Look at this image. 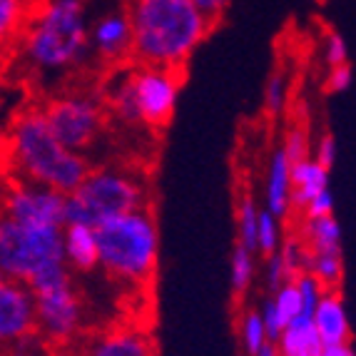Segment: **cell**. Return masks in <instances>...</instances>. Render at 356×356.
Instances as JSON below:
<instances>
[{
    "mask_svg": "<svg viewBox=\"0 0 356 356\" xmlns=\"http://www.w3.org/2000/svg\"><path fill=\"white\" fill-rule=\"evenodd\" d=\"M257 280V254L242 244L234 247L232 252V259H229V286H232V294L237 299H242L247 291L252 289Z\"/></svg>",
    "mask_w": 356,
    "mask_h": 356,
    "instance_id": "cb8c5ba5",
    "label": "cell"
},
{
    "mask_svg": "<svg viewBox=\"0 0 356 356\" xmlns=\"http://www.w3.org/2000/svg\"><path fill=\"white\" fill-rule=\"evenodd\" d=\"M261 207L282 222L291 214V162L282 149V145L272 149L267 167H264Z\"/></svg>",
    "mask_w": 356,
    "mask_h": 356,
    "instance_id": "5bb4252c",
    "label": "cell"
},
{
    "mask_svg": "<svg viewBox=\"0 0 356 356\" xmlns=\"http://www.w3.org/2000/svg\"><path fill=\"white\" fill-rule=\"evenodd\" d=\"M149 204L145 177L125 167H90L88 177L65 195V225L100 227L120 214L135 212Z\"/></svg>",
    "mask_w": 356,
    "mask_h": 356,
    "instance_id": "8992f818",
    "label": "cell"
},
{
    "mask_svg": "<svg viewBox=\"0 0 356 356\" xmlns=\"http://www.w3.org/2000/svg\"><path fill=\"white\" fill-rule=\"evenodd\" d=\"M35 334V299L23 282H0V344H15Z\"/></svg>",
    "mask_w": 356,
    "mask_h": 356,
    "instance_id": "7c38bea8",
    "label": "cell"
},
{
    "mask_svg": "<svg viewBox=\"0 0 356 356\" xmlns=\"http://www.w3.org/2000/svg\"><path fill=\"white\" fill-rule=\"evenodd\" d=\"M302 220H312V217H332L334 214V197H332V190L324 192V195L314 197L307 207L302 209Z\"/></svg>",
    "mask_w": 356,
    "mask_h": 356,
    "instance_id": "836d02e7",
    "label": "cell"
},
{
    "mask_svg": "<svg viewBox=\"0 0 356 356\" xmlns=\"http://www.w3.org/2000/svg\"><path fill=\"white\" fill-rule=\"evenodd\" d=\"M284 242V229H282V220H277L272 212L261 207L259 209V227H257V254L269 257L280 250Z\"/></svg>",
    "mask_w": 356,
    "mask_h": 356,
    "instance_id": "83f0119b",
    "label": "cell"
},
{
    "mask_svg": "<svg viewBox=\"0 0 356 356\" xmlns=\"http://www.w3.org/2000/svg\"><path fill=\"white\" fill-rule=\"evenodd\" d=\"M63 257L70 272H92L97 267V232L88 225L63 227Z\"/></svg>",
    "mask_w": 356,
    "mask_h": 356,
    "instance_id": "ac0fdd59",
    "label": "cell"
},
{
    "mask_svg": "<svg viewBox=\"0 0 356 356\" xmlns=\"http://www.w3.org/2000/svg\"><path fill=\"white\" fill-rule=\"evenodd\" d=\"M319 356H356V351L351 344H332V346H324Z\"/></svg>",
    "mask_w": 356,
    "mask_h": 356,
    "instance_id": "8d00e7d4",
    "label": "cell"
},
{
    "mask_svg": "<svg viewBox=\"0 0 356 356\" xmlns=\"http://www.w3.org/2000/svg\"><path fill=\"white\" fill-rule=\"evenodd\" d=\"M259 314L261 321H264V329H267L269 341H277L286 324L297 319L299 314H304L302 297H299V289L294 284V280L277 286L267 297V302L259 307Z\"/></svg>",
    "mask_w": 356,
    "mask_h": 356,
    "instance_id": "2e32d148",
    "label": "cell"
},
{
    "mask_svg": "<svg viewBox=\"0 0 356 356\" xmlns=\"http://www.w3.org/2000/svg\"><path fill=\"white\" fill-rule=\"evenodd\" d=\"M304 272L312 274L314 280L321 282L324 289H339L341 277H344V257L341 252H309Z\"/></svg>",
    "mask_w": 356,
    "mask_h": 356,
    "instance_id": "44dd1931",
    "label": "cell"
},
{
    "mask_svg": "<svg viewBox=\"0 0 356 356\" xmlns=\"http://www.w3.org/2000/svg\"><path fill=\"white\" fill-rule=\"evenodd\" d=\"M0 214L28 225L65 227V195L28 179H15L3 192Z\"/></svg>",
    "mask_w": 356,
    "mask_h": 356,
    "instance_id": "30bf717a",
    "label": "cell"
},
{
    "mask_svg": "<svg viewBox=\"0 0 356 356\" xmlns=\"http://www.w3.org/2000/svg\"><path fill=\"white\" fill-rule=\"evenodd\" d=\"M274 344L280 349V356H319L324 349L312 314H299L294 321H289Z\"/></svg>",
    "mask_w": 356,
    "mask_h": 356,
    "instance_id": "d6986e66",
    "label": "cell"
},
{
    "mask_svg": "<svg viewBox=\"0 0 356 356\" xmlns=\"http://www.w3.org/2000/svg\"><path fill=\"white\" fill-rule=\"evenodd\" d=\"M237 337H239V346H242L247 356H254L261 346L267 344L269 337H267V329H264V321H261L259 309H250V312H244L239 316Z\"/></svg>",
    "mask_w": 356,
    "mask_h": 356,
    "instance_id": "484cf974",
    "label": "cell"
},
{
    "mask_svg": "<svg viewBox=\"0 0 356 356\" xmlns=\"http://www.w3.org/2000/svg\"><path fill=\"white\" fill-rule=\"evenodd\" d=\"M264 277H267V286L272 291L277 289V286L284 284V282H289V277H286V272H284V264H282L280 252L264 257Z\"/></svg>",
    "mask_w": 356,
    "mask_h": 356,
    "instance_id": "d6a6232c",
    "label": "cell"
},
{
    "mask_svg": "<svg viewBox=\"0 0 356 356\" xmlns=\"http://www.w3.org/2000/svg\"><path fill=\"white\" fill-rule=\"evenodd\" d=\"M3 280H6V277H3V274H0V282H3Z\"/></svg>",
    "mask_w": 356,
    "mask_h": 356,
    "instance_id": "ab89813d",
    "label": "cell"
},
{
    "mask_svg": "<svg viewBox=\"0 0 356 356\" xmlns=\"http://www.w3.org/2000/svg\"><path fill=\"white\" fill-rule=\"evenodd\" d=\"M354 83V72H351V65H339V67H329L327 72V90L339 95V92H346Z\"/></svg>",
    "mask_w": 356,
    "mask_h": 356,
    "instance_id": "1f68e13d",
    "label": "cell"
},
{
    "mask_svg": "<svg viewBox=\"0 0 356 356\" xmlns=\"http://www.w3.org/2000/svg\"><path fill=\"white\" fill-rule=\"evenodd\" d=\"M70 272L63 257V227L28 225L0 214V274L33 289Z\"/></svg>",
    "mask_w": 356,
    "mask_h": 356,
    "instance_id": "5b68a950",
    "label": "cell"
},
{
    "mask_svg": "<svg viewBox=\"0 0 356 356\" xmlns=\"http://www.w3.org/2000/svg\"><path fill=\"white\" fill-rule=\"evenodd\" d=\"M337 154H339V147H337V140H334V135H321L319 140H316L314 145V157L316 162H319L321 167H327V170H332L334 162H337Z\"/></svg>",
    "mask_w": 356,
    "mask_h": 356,
    "instance_id": "4dcf8cb0",
    "label": "cell"
},
{
    "mask_svg": "<svg viewBox=\"0 0 356 356\" xmlns=\"http://www.w3.org/2000/svg\"><path fill=\"white\" fill-rule=\"evenodd\" d=\"M35 8V0H0V45L23 35Z\"/></svg>",
    "mask_w": 356,
    "mask_h": 356,
    "instance_id": "7402d4cb",
    "label": "cell"
},
{
    "mask_svg": "<svg viewBox=\"0 0 356 356\" xmlns=\"http://www.w3.org/2000/svg\"><path fill=\"white\" fill-rule=\"evenodd\" d=\"M8 356H42L40 341H38L35 337H28V339H23V341H15V344H10Z\"/></svg>",
    "mask_w": 356,
    "mask_h": 356,
    "instance_id": "d590c367",
    "label": "cell"
},
{
    "mask_svg": "<svg viewBox=\"0 0 356 356\" xmlns=\"http://www.w3.org/2000/svg\"><path fill=\"white\" fill-rule=\"evenodd\" d=\"M289 75H286L284 67H277L272 75L267 77V85H264V113L269 118H280L286 110V102H289Z\"/></svg>",
    "mask_w": 356,
    "mask_h": 356,
    "instance_id": "4316f807",
    "label": "cell"
},
{
    "mask_svg": "<svg viewBox=\"0 0 356 356\" xmlns=\"http://www.w3.org/2000/svg\"><path fill=\"white\" fill-rule=\"evenodd\" d=\"M312 321H314V329L324 346L349 344L351 321H349L344 297H341L339 289H324L319 304H316L314 312H312Z\"/></svg>",
    "mask_w": 356,
    "mask_h": 356,
    "instance_id": "9a60e30c",
    "label": "cell"
},
{
    "mask_svg": "<svg viewBox=\"0 0 356 356\" xmlns=\"http://www.w3.org/2000/svg\"><path fill=\"white\" fill-rule=\"evenodd\" d=\"M297 237L309 252H341V227L334 214L302 220Z\"/></svg>",
    "mask_w": 356,
    "mask_h": 356,
    "instance_id": "ffe728a7",
    "label": "cell"
},
{
    "mask_svg": "<svg viewBox=\"0 0 356 356\" xmlns=\"http://www.w3.org/2000/svg\"><path fill=\"white\" fill-rule=\"evenodd\" d=\"M259 204L254 197L247 195L239 197L237 202V244L247 247L257 254V227H259Z\"/></svg>",
    "mask_w": 356,
    "mask_h": 356,
    "instance_id": "d4e9b609",
    "label": "cell"
},
{
    "mask_svg": "<svg viewBox=\"0 0 356 356\" xmlns=\"http://www.w3.org/2000/svg\"><path fill=\"white\" fill-rule=\"evenodd\" d=\"M127 77H130L140 125L149 130H162L177 110L179 88H182L179 72L167 67L137 65L135 70L127 72Z\"/></svg>",
    "mask_w": 356,
    "mask_h": 356,
    "instance_id": "9c48e42d",
    "label": "cell"
},
{
    "mask_svg": "<svg viewBox=\"0 0 356 356\" xmlns=\"http://www.w3.org/2000/svg\"><path fill=\"white\" fill-rule=\"evenodd\" d=\"M40 110L58 143L77 154H85L95 147L107 125L105 102L83 90L63 92Z\"/></svg>",
    "mask_w": 356,
    "mask_h": 356,
    "instance_id": "52a82bcc",
    "label": "cell"
},
{
    "mask_svg": "<svg viewBox=\"0 0 356 356\" xmlns=\"http://www.w3.org/2000/svg\"><path fill=\"white\" fill-rule=\"evenodd\" d=\"M107 107L110 113L115 115L118 122H122L125 127H143L140 125V118H137V107L132 100V90H130V77L120 75L115 77L113 83L107 85Z\"/></svg>",
    "mask_w": 356,
    "mask_h": 356,
    "instance_id": "603a6c76",
    "label": "cell"
},
{
    "mask_svg": "<svg viewBox=\"0 0 356 356\" xmlns=\"http://www.w3.org/2000/svg\"><path fill=\"white\" fill-rule=\"evenodd\" d=\"M90 58L102 65H120L132 58V25L125 6H110L90 18Z\"/></svg>",
    "mask_w": 356,
    "mask_h": 356,
    "instance_id": "8fae6325",
    "label": "cell"
},
{
    "mask_svg": "<svg viewBox=\"0 0 356 356\" xmlns=\"http://www.w3.org/2000/svg\"><path fill=\"white\" fill-rule=\"evenodd\" d=\"M282 149H284V154L289 157V162L294 165V162L299 160H307V157H312V145H309V135L307 130H304L299 122H294V125L289 127V130L284 132V140H282Z\"/></svg>",
    "mask_w": 356,
    "mask_h": 356,
    "instance_id": "f546056e",
    "label": "cell"
},
{
    "mask_svg": "<svg viewBox=\"0 0 356 356\" xmlns=\"http://www.w3.org/2000/svg\"><path fill=\"white\" fill-rule=\"evenodd\" d=\"M6 152L20 179L50 187L60 195H70L90 172L88 157L70 152L58 143L40 107L23 110L13 120L6 137Z\"/></svg>",
    "mask_w": 356,
    "mask_h": 356,
    "instance_id": "3957f363",
    "label": "cell"
},
{
    "mask_svg": "<svg viewBox=\"0 0 356 356\" xmlns=\"http://www.w3.org/2000/svg\"><path fill=\"white\" fill-rule=\"evenodd\" d=\"M254 356H280V349H277V344H274V341H267V344L261 346Z\"/></svg>",
    "mask_w": 356,
    "mask_h": 356,
    "instance_id": "74e56055",
    "label": "cell"
},
{
    "mask_svg": "<svg viewBox=\"0 0 356 356\" xmlns=\"http://www.w3.org/2000/svg\"><path fill=\"white\" fill-rule=\"evenodd\" d=\"M35 299V332L45 341L65 344L83 329V299L77 291L72 274L40 289H33Z\"/></svg>",
    "mask_w": 356,
    "mask_h": 356,
    "instance_id": "ba28073f",
    "label": "cell"
},
{
    "mask_svg": "<svg viewBox=\"0 0 356 356\" xmlns=\"http://www.w3.org/2000/svg\"><path fill=\"white\" fill-rule=\"evenodd\" d=\"M125 8L137 65L179 72L212 30L192 0H127Z\"/></svg>",
    "mask_w": 356,
    "mask_h": 356,
    "instance_id": "6da1fadb",
    "label": "cell"
},
{
    "mask_svg": "<svg viewBox=\"0 0 356 356\" xmlns=\"http://www.w3.org/2000/svg\"><path fill=\"white\" fill-rule=\"evenodd\" d=\"M85 3H118V0H85Z\"/></svg>",
    "mask_w": 356,
    "mask_h": 356,
    "instance_id": "f35d334b",
    "label": "cell"
},
{
    "mask_svg": "<svg viewBox=\"0 0 356 356\" xmlns=\"http://www.w3.org/2000/svg\"><path fill=\"white\" fill-rule=\"evenodd\" d=\"M321 60H324L327 67H339L349 63V45H346L341 33L324 30V35H321Z\"/></svg>",
    "mask_w": 356,
    "mask_h": 356,
    "instance_id": "f1b7e54d",
    "label": "cell"
},
{
    "mask_svg": "<svg viewBox=\"0 0 356 356\" xmlns=\"http://www.w3.org/2000/svg\"><path fill=\"white\" fill-rule=\"evenodd\" d=\"M192 3H195L197 10L202 13L204 18L214 25L227 13V8H229L232 0H192Z\"/></svg>",
    "mask_w": 356,
    "mask_h": 356,
    "instance_id": "e575fe53",
    "label": "cell"
},
{
    "mask_svg": "<svg viewBox=\"0 0 356 356\" xmlns=\"http://www.w3.org/2000/svg\"><path fill=\"white\" fill-rule=\"evenodd\" d=\"M88 28L85 0H45L23 30V63L38 77H63L83 67L90 60Z\"/></svg>",
    "mask_w": 356,
    "mask_h": 356,
    "instance_id": "7a4b0ae2",
    "label": "cell"
},
{
    "mask_svg": "<svg viewBox=\"0 0 356 356\" xmlns=\"http://www.w3.org/2000/svg\"><path fill=\"white\" fill-rule=\"evenodd\" d=\"M329 172L314 157L291 165V212H302L314 197L329 192Z\"/></svg>",
    "mask_w": 356,
    "mask_h": 356,
    "instance_id": "e0dca14e",
    "label": "cell"
},
{
    "mask_svg": "<svg viewBox=\"0 0 356 356\" xmlns=\"http://www.w3.org/2000/svg\"><path fill=\"white\" fill-rule=\"evenodd\" d=\"M97 267L122 284L145 286L152 282L160 257V229L149 207L120 214L95 227Z\"/></svg>",
    "mask_w": 356,
    "mask_h": 356,
    "instance_id": "277c9868",
    "label": "cell"
},
{
    "mask_svg": "<svg viewBox=\"0 0 356 356\" xmlns=\"http://www.w3.org/2000/svg\"><path fill=\"white\" fill-rule=\"evenodd\" d=\"M83 356H157L149 334L140 327H113L88 339Z\"/></svg>",
    "mask_w": 356,
    "mask_h": 356,
    "instance_id": "4fadbf2b",
    "label": "cell"
}]
</instances>
